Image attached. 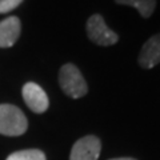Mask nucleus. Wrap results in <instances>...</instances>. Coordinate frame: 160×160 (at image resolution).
<instances>
[{
	"mask_svg": "<svg viewBox=\"0 0 160 160\" xmlns=\"http://www.w3.org/2000/svg\"><path fill=\"white\" fill-rule=\"evenodd\" d=\"M28 122L22 109L12 104H0V133L20 136L27 131Z\"/></svg>",
	"mask_w": 160,
	"mask_h": 160,
	"instance_id": "nucleus-1",
	"label": "nucleus"
},
{
	"mask_svg": "<svg viewBox=\"0 0 160 160\" xmlns=\"http://www.w3.org/2000/svg\"><path fill=\"white\" fill-rule=\"evenodd\" d=\"M59 84L63 92L69 98L79 99L88 92L87 83L82 72L73 64H64L59 72Z\"/></svg>",
	"mask_w": 160,
	"mask_h": 160,
	"instance_id": "nucleus-2",
	"label": "nucleus"
},
{
	"mask_svg": "<svg viewBox=\"0 0 160 160\" xmlns=\"http://www.w3.org/2000/svg\"><path fill=\"white\" fill-rule=\"evenodd\" d=\"M87 35H88V39L92 43L98 44V46H103V47L113 46L119 40L118 33L107 27L103 16L99 13H95L88 19Z\"/></svg>",
	"mask_w": 160,
	"mask_h": 160,
	"instance_id": "nucleus-3",
	"label": "nucleus"
},
{
	"mask_svg": "<svg viewBox=\"0 0 160 160\" xmlns=\"http://www.w3.org/2000/svg\"><path fill=\"white\" fill-rule=\"evenodd\" d=\"M102 149V143L99 138L88 135L79 139L73 144L69 160H98Z\"/></svg>",
	"mask_w": 160,
	"mask_h": 160,
	"instance_id": "nucleus-4",
	"label": "nucleus"
},
{
	"mask_svg": "<svg viewBox=\"0 0 160 160\" xmlns=\"http://www.w3.org/2000/svg\"><path fill=\"white\" fill-rule=\"evenodd\" d=\"M23 99L28 108L35 113H43L48 109L49 100L46 91L36 83L29 82L23 87Z\"/></svg>",
	"mask_w": 160,
	"mask_h": 160,
	"instance_id": "nucleus-5",
	"label": "nucleus"
},
{
	"mask_svg": "<svg viewBox=\"0 0 160 160\" xmlns=\"http://www.w3.org/2000/svg\"><path fill=\"white\" fill-rule=\"evenodd\" d=\"M160 63V33L151 36L143 44L139 55V64L144 69H151Z\"/></svg>",
	"mask_w": 160,
	"mask_h": 160,
	"instance_id": "nucleus-6",
	"label": "nucleus"
},
{
	"mask_svg": "<svg viewBox=\"0 0 160 160\" xmlns=\"http://www.w3.org/2000/svg\"><path fill=\"white\" fill-rule=\"evenodd\" d=\"M22 24L16 16H9L0 22V48L12 47L20 36Z\"/></svg>",
	"mask_w": 160,
	"mask_h": 160,
	"instance_id": "nucleus-7",
	"label": "nucleus"
},
{
	"mask_svg": "<svg viewBox=\"0 0 160 160\" xmlns=\"http://www.w3.org/2000/svg\"><path fill=\"white\" fill-rule=\"evenodd\" d=\"M118 4H122V6H129L136 8L140 16L147 19L152 15V12L155 11V7H156V0H115Z\"/></svg>",
	"mask_w": 160,
	"mask_h": 160,
	"instance_id": "nucleus-8",
	"label": "nucleus"
},
{
	"mask_svg": "<svg viewBox=\"0 0 160 160\" xmlns=\"http://www.w3.org/2000/svg\"><path fill=\"white\" fill-rule=\"evenodd\" d=\"M7 160H47L40 149H23L11 153L7 158Z\"/></svg>",
	"mask_w": 160,
	"mask_h": 160,
	"instance_id": "nucleus-9",
	"label": "nucleus"
},
{
	"mask_svg": "<svg viewBox=\"0 0 160 160\" xmlns=\"http://www.w3.org/2000/svg\"><path fill=\"white\" fill-rule=\"evenodd\" d=\"M23 0H0V13H8L18 8Z\"/></svg>",
	"mask_w": 160,
	"mask_h": 160,
	"instance_id": "nucleus-10",
	"label": "nucleus"
},
{
	"mask_svg": "<svg viewBox=\"0 0 160 160\" xmlns=\"http://www.w3.org/2000/svg\"><path fill=\"white\" fill-rule=\"evenodd\" d=\"M111 160H135L132 158H118V159H111Z\"/></svg>",
	"mask_w": 160,
	"mask_h": 160,
	"instance_id": "nucleus-11",
	"label": "nucleus"
}]
</instances>
